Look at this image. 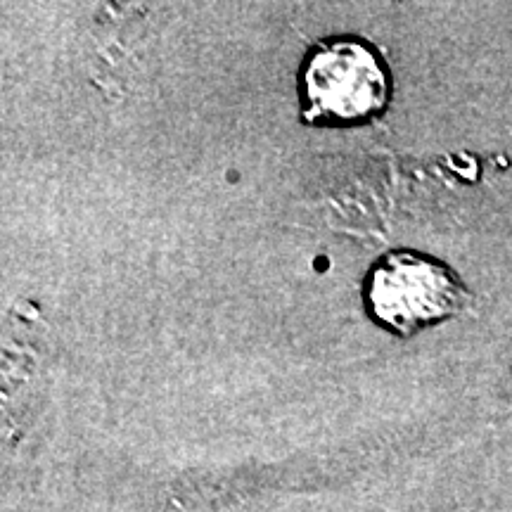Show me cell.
Segmentation results:
<instances>
[{"mask_svg": "<svg viewBox=\"0 0 512 512\" xmlns=\"http://www.w3.org/2000/svg\"><path fill=\"white\" fill-rule=\"evenodd\" d=\"M392 100V74L373 43L330 36L306 50L299 67V105L311 126H363Z\"/></svg>", "mask_w": 512, "mask_h": 512, "instance_id": "cell-1", "label": "cell"}, {"mask_svg": "<svg viewBox=\"0 0 512 512\" xmlns=\"http://www.w3.org/2000/svg\"><path fill=\"white\" fill-rule=\"evenodd\" d=\"M465 302L467 290L451 268L411 249L382 254L363 280L368 316L399 337H413L456 316Z\"/></svg>", "mask_w": 512, "mask_h": 512, "instance_id": "cell-2", "label": "cell"}]
</instances>
